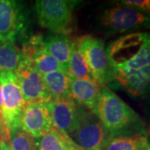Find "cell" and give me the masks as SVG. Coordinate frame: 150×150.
<instances>
[{
  "mask_svg": "<svg viewBox=\"0 0 150 150\" xmlns=\"http://www.w3.org/2000/svg\"><path fill=\"white\" fill-rule=\"evenodd\" d=\"M69 137L78 148L83 150H102L110 139L96 114L86 108L77 129Z\"/></svg>",
  "mask_w": 150,
  "mask_h": 150,
  "instance_id": "obj_8",
  "label": "cell"
},
{
  "mask_svg": "<svg viewBox=\"0 0 150 150\" xmlns=\"http://www.w3.org/2000/svg\"><path fill=\"white\" fill-rule=\"evenodd\" d=\"M68 74L71 79H86L95 82L91 71L86 63L85 59L79 48L77 41L74 42L73 45L72 53L68 64Z\"/></svg>",
  "mask_w": 150,
  "mask_h": 150,
  "instance_id": "obj_18",
  "label": "cell"
},
{
  "mask_svg": "<svg viewBox=\"0 0 150 150\" xmlns=\"http://www.w3.org/2000/svg\"><path fill=\"white\" fill-rule=\"evenodd\" d=\"M76 41L97 83L103 88L115 80L103 41L91 36L82 37Z\"/></svg>",
  "mask_w": 150,
  "mask_h": 150,
  "instance_id": "obj_3",
  "label": "cell"
},
{
  "mask_svg": "<svg viewBox=\"0 0 150 150\" xmlns=\"http://www.w3.org/2000/svg\"><path fill=\"white\" fill-rule=\"evenodd\" d=\"M80 1L70 0H37L35 13L41 27L52 33H64L69 32L73 12Z\"/></svg>",
  "mask_w": 150,
  "mask_h": 150,
  "instance_id": "obj_4",
  "label": "cell"
},
{
  "mask_svg": "<svg viewBox=\"0 0 150 150\" xmlns=\"http://www.w3.org/2000/svg\"><path fill=\"white\" fill-rule=\"evenodd\" d=\"M44 45L54 59L63 66L68 73V64L72 53L74 42L64 33H52L43 38Z\"/></svg>",
  "mask_w": 150,
  "mask_h": 150,
  "instance_id": "obj_14",
  "label": "cell"
},
{
  "mask_svg": "<svg viewBox=\"0 0 150 150\" xmlns=\"http://www.w3.org/2000/svg\"><path fill=\"white\" fill-rule=\"evenodd\" d=\"M12 150H38V140L21 128L9 130Z\"/></svg>",
  "mask_w": 150,
  "mask_h": 150,
  "instance_id": "obj_20",
  "label": "cell"
},
{
  "mask_svg": "<svg viewBox=\"0 0 150 150\" xmlns=\"http://www.w3.org/2000/svg\"><path fill=\"white\" fill-rule=\"evenodd\" d=\"M52 100L71 99V78L64 70H56L42 75Z\"/></svg>",
  "mask_w": 150,
  "mask_h": 150,
  "instance_id": "obj_15",
  "label": "cell"
},
{
  "mask_svg": "<svg viewBox=\"0 0 150 150\" xmlns=\"http://www.w3.org/2000/svg\"><path fill=\"white\" fill-rule=\"evenodd\" d=\"M0 140H10L9 129L2 118H0Z\"/></svg>",
  "mask_w": 150,
  "mask_h": 150,
  "instance_id": "obj_22",
  "label": "cell"
},
{
  "mask_svg": "<svg viewBox=\"0 0 150 150\" xmlns=\"http://www.w3.org/2000/svg\"><path fill=\"white\" fill-rule=\"evenodd\" d=\"M0 150H12L10 140H0Z\"/></svg>",
  "mask_w": 150,
  "mask_h": 150,
  "instance_id": "obj_23",
  "label": "cell"
},
{
  "mask_svg": "<svg viewBox=\"0 0 150 150\" xmlns=\"http://www.w3.org/2000/svg\"><path fill=\"white\" fill-rule=\"evenodd\" d=\"M22 50L15 43L0 41V73L15 72L22 59Z\"/></svg>",
  "mask_w": 150,
  "mask_h": 150,
  "instance_id": "obj_19",
  "label": "cell"
},
{
  "mask_svg": "<svg viewBox=\"0 0 150 150\" xmlns=\"http://www.w3.org/2000/svg\"><path fill=\"white\" fill-rule=\"evenodd\" d=\"M101 25L112 33L150 28V14L129 6H118L103 12Z\"/></svg>",
  "mask_w": 150,
  "mask_h": 150,
  "instance_id": "obj_7",
  "label": "cell"
},
{
  "mask_svg": "<svg viewBox=\"0 0 150 150\" xmlns=\"http://www.w3.org/2000/svg\"><path fill=\"white\" fill-rule=\"evenodd\" d=\"M14 73L18 78L26 104L33 102L49 103L51 101V97L43 82L42 75L34 69L31 62L23 54L21 62Z\"/></svg>",
  "mask_w": 150,
  "mask_h": 150,
  "instance_id": "obj_9",
  "label": "cell"
},
{
  "mask_svg": "<svg viewBox=\"0 0 150 150\" xmlns=\"http://www.w3.org/2000/svg\"><path fill=\"white\" fill-rule=\"evenodd\" d=\"M0 84L3 92L2 118L9 130L21 128L22 113L26 103L15 73L1 72Z\"/></svg>",
  "mask_w": 150,
  "mask_h": 150,
  "instance_id": "obj_6",
  "label": "cell"
},
{
  "mask_svg": "<svg viewBox=\"0 0 150 150\" xmlns=\"http://www.w3.org/2000/svg\"><path fill=\"white\" fill-rule=\"evenodd\" d=\"M115 79L134 97L150 91V33H132L108 44Z\"/></svg>",
  "mask_w": 150,
  "mask_h": 150,
  "instance_id": "obj_1",
  "label": "cell"
},
{
  "mask_svg": "<svg viewBox=\"0 0 150 150\" xmlns=\"http://www.w3.org/2000/svg\"><path fill=\"white\" fill-rule=\"evenodd\" d=\"M74 150H83V149H79V148H78V147H77Z\"/></svg>",
  "mask_w": 150,
  "mask_h": 150,
  "instance_id": "obj_25",
  "label": "cell"
},
{
  "mask_svg": "<svg viewBox=\"0 0 150 150\" xmlns=\"http://www.w3.org/2000/svg\"><path fill=\"white\" fill-rule=\"evenodd\" d=\"M118 3L121 5L132 7L150 14V0H123Z\"/></svg>",
  "mask_w": 150,
  "mask_h": 150,
  "instance_id": "obj_21",
  "label": "cell"
},
{
  "mask_svg": "<svg viewBox=\"0 0 150 150\" xmlns=\"http://www.w3.org/2000/svg\"><path fill=\"white\" fill-rule=\"evenodd\" d=\"M93 112L99 118L110 138L145 134L139 115L108 88H102Z\"/></svg>",
  "mask_w": 150,
  "mask_h": 150,
  "instance_id": "obj_2",
  "label": "cell"
},
{
  "mask_svg": "<svg viewBox=\"0 0 150 150\" xmlns=\"http://www.w3.org/2000/svg\"><path fill=\"white\" fill-rule=\"evenodd\" d=\"M150 144L145 134L110 138L102 150H144Z\"/></svg>",
  "mask_w": 150,
  "mask_h": 150,
  "instance_id": "obj_17",
  "label": "cell"
},
{
  "mask_svg": "<svg viewBox=\"0 0 150 150\" xmlns=\"http://www.w3.org/2000/svg\"><path fill=\"white\" fill-rule=\"evenodd\" d=\"M28 27L27 11L22 2L0 0V41H26Z\"/></svg>",
  "mask_w": 150,
  "mask_h": 150,
  "instance_id": "obj_5",
  "label": "cell"
},
{
  "mask_svg": "<svg viewBox=\"0 0 150 150\" xmlns=\"http://www.w3.org/2000/svg\"><path fill=\"white\" fill-rule=\"evenodd\" d=\"M2 107H3V92H2V86L0 84V114L2 112Z\"/></svg>",
  "mask_w": 150,
  "mask_h": 150,
  "instance_id": "obj_24",
  "label": "cell"
},
{
  "mask_svg": "<svg viewBox=\"0 0 150 150\" xmlns=\"http://www.w3.org/2000/svg\"><path fill=\"white\" fill-rule=\"evenodd\" d=\"M77 146L67 134L54 126L38 140V150H74Z\"/></svg>",
  "mask_w": 150,
  "mask_h": 150,
  "instance_id": "obj_16",
  "label": "cell"
},
{
  "mask_svg": "<svg viewBox=\"0 0 150 150\" xmlns=\"http://www.w3.org/2000/svg\"><path fill=\"white\" fill-rule=\"evenodd\" d=\"M0 118H2V116H1V114H0ZM3 119V118H2Z\"/></svg>",
  "mask_w": 150,
  "mask_h": 150,
  "instance_id": "obj_27",
  "label": "cell"
},
{
  "mask_svg": "<svg viewBox=\"0 0 150 150\" xmlns=\"http://www.w3.org/2000/svg\"><path fill=\"white\" fill-rule=\"evenodd\" d=\"M48 104L54 128L68 136L73 134L80 123L84 108L73 98L52 100Z\"/></svg>",
  "mask_w": 150,
  "mask_h": 150,
  "instance_id": "obj_10",
  "label": "cell"
},
{
  "mask_svg": "<svg viewBox=\"0 0 150 150\" xmlns=\"http://www.w3.org/2000/svg\"><path fill=\"white\" fill-rule=\"evenodd\" d=\"M22 53L41 75L56 70H64L63 66L48 53L40 34L29 36L23 44ZM66 72V71H65Z\"/></svg>",
  "mask_w": 150,
  "mask_h": 150,
  "instance_id": "obj_12",
  "label": "cell"
},
{
  "mask_svg": "<svg viewBox=\"0 0 150 150\" xmlns=\"http://www.w3.org/2000/svg\"><path fill=\"white\" fill-rule=\"evenodd\" d=\"M102 88L93 81L71 79L70 92L72 98L78 104L92 112L96 107Z\"/></svg>",
  "mask_w": 150,
  "mask_h": 150,
  "instance_id": "obj_13",
  "label": "cell"
},
{
  "mask_svg": "<svg viewBox=\"0 0 150 150\" xmlns=\"http://www.w3.org/2000/svg\"><path fill=\"white\" fill-rule=\"evenodd\" d=\"M144 150H150V147L149 148H148V149H144Z\"/></svg>",
  "mask_w": 150,
  "mask_h": 150,
  "instance_id": "obj_26",
  "label": "cell"
},
{
  "mask_svg": "<svg viewBox=\"0 0 150 150\" xmlns=\"http://www.w3.org/2000/svg\"><path fill=\"white\" fill-rule=\"evenodd\" d=\"M53 128L48 103H27L22 113L21 129L38 140Z\"/></svg>",
  "mask_w": 150,
  "mask_h": 150,
  "instance_id": "obj_11",
  "label": "cell"
}]
</instances>
